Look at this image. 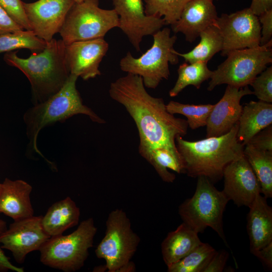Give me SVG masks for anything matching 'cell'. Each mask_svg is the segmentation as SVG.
<instances>
[{
	"mask_svg": "<svg viewBox=\"0 0 272 272\" xmlns=\"http://www.w3.org/2000/svg\"><path fill=\"white\" fill-rule=\"evenodd\" d=\"M197 178L194 194L179 206L178 214L183 223L197 233H202L208 227L211 228L228 246L223 218L229 200L208 178Z\"/></svg>",
	"mask_w": 272,
	"mask_h": 272,
	"instance_id": "5",
	"label": "cell"
},
{
	"mask_svg": "<svg viewBox=\"0 0 272 272\" xmlns=\"http://www.w3.org/2000/svg\"><path fill=\"white\" fill-rule=\"evenodd\" d=\"M168 112L172 114H180L187 118L188 126L195 129L206 125L208 118L214 104H188L171 101L166 105Z\"/></svg>",
	"mask_w": 272,
	"mask_h": 272,
	"instance_id": "30",
	"label": "cell"
},
{
	"mask_svg": "<svg viewBox=\"0 0 272 272\" xmlns=\"http://www.w3.org/2000/svg\"><path fill=\"white\" fill-rule=\"evenodd\" d=\"M78 77L70 74L61 88L46 100L35 104L24 115L27 137L31 148L43 158L39 150L37 140L40 131L45 126L56 122H63L77 114H85L91 120L100 124L105 123L91 109L85 105L77 89Z\"/></svg>",
	"mask_w": 272,
	"mask_h": 272,
	"instance_id": "4",
	"label": "cell"
},
{
	"mask_svg": "<svg viewBox=\"0 0 272 272\" xmlns=\"http://www.w3.org/2000/svg\"><path fill=\"white\" fill-rule=\"evenodd\" d=\"M229 253L225 250L216 251L203 272H222L226 265Z\"/></svg>",
	"mask_w": 272,
	"mask_h": 272,
	"instance_id": "36",
	"label": "cell"
},
{
	"mask_svg": "<svg viewBox=\"0 0 272 272\" xmlns=\"http://www.w3.org/2000/svg\"><path fill=\"white\" fill-rule=\"evenodd\" d=\"M47 42L37 37L32 30H21L0 34V53L26 48L32 53L42 51Z\"/></svg>",
	"mask_w": 272,
	"mask_h": 272,
	"instance_id": "28",
	"label": "cell"
},
{
	"mask_svg": "<svg viewBox=\"0 0 272 272\" xmlns=\"http://www.w3.org/2000/svg\"><path fill=\"white\" fill-rule=\"evenodd\" d=\"M42 216L14 220L0 235L2 248L10 251L16 261L23 263L30 252L39 250L50 238L41 223Z\"/></svg>",
	"mask_w": 272,
	"mask_h": 272,
	"instance_id": "12",
	"label": "cell"
},
{
	"mask_svg": "<svg viewBox=\"0 0 272 272\" xmlns=\"http://www.w3.org/2000/svg\"><path fill=\"white\" fill-rule=\"evenodd\" d=\"M272 42L254 48L234 50L229 52L227 59L213 71L208 90L227 84L244 87L264 71L272 62Z\"/></svg>",
	"mask_w": 272,
	"mask_h": 272,
	"instance_id": "9",
	"label": "cell"
},
{
	"mask_svg": "<svg viewBox=\"0 0 272 272\" xmlns=\"http://www.w3.org/2000/svg\"><path fill=\"white\" fill-rule=\"evenodd\" d=\"M119 28L139 51L144 36L153 35L165 25L162 18L147 16L142 0H112Z\"/></svg>",
	"mask_w": 272,
	"mask_h": 272,
	"instance_id": "13",
	"label": "cell"
},
{
	"mask_svg": "<svg viewBox=\"0 0 272 272\" xmlns=\"http://www.w3.org/2000/svg\"><path fill=\"white\" fill-rule=\"evenodd\" d=\"M74 1L76 3H80V2H82L84 0H74Z\"/></svg>",
	"mask_w": 272,
	"mask_h": 272,
	"instance_id": "41",
	"label": "cell"
},
{
	"mask_svg": "<svg viewBox=\"0 0 272 272\" xmlns=\"http://www.w3.org/2000/svg\"><path fill=\"white\" fill-rule=\"evenodd\" d=\"M249 208L246 228L252 253L272 242V208L260 194Z\"/></svg>",
	"mask_w": 272,
	"mask_h": 272,
	"instance_id": "20",
	"label": "cell"
},
{
	"mask_svg": "<svg viewBox=\"0 0 272 272\" xmlns=\"http://www.w3.org/2000/svg\"></svg>",
	"mask_w": 272,
	"mask_h": 272,
	"instance_id": "43",
	"label": "cell"
},
{
	"mask_svg": "<svg viewBox=\"0 0 272 272\" xmlns=\"http://www.w3.org/2000/svg\"><path fill=\"white\" fill-rule=\"evenodd\" d=\"M253 94L248 86L236 87L227 85L220 101L214 104L207 121L206 138L219 137L228 133L238 123L243 106L241 98Z\"/></svg>",
	"mask_w": 272,
	"mask_h": 272,
	"instance_id": "17",
	"label": "cell"
},
{
	"mask_svg": "<svg viewBox=\"0 0 272 272\" xmlns=\"http://www.w3.org/2000/svg\"><path fill=\"white\" fill-rule=\"evenodd\" d=\"M238 122L227 133L197 141H188L178 135L175 142L189 177L205 176L213 183L223 178L225 167L243 154L244 146L238 142Z\"/></svg>",
	"mask_w": 272,
	"mask_h": 272,
	"instance_id": "2",
	"label": "cell"
},
{
	"mask_svg": "<svg viewBox=\"0 0 272 272\" xmlns=\"http://www.w3.org/2000/svg\"><path fill=\"white\" fill-rule=\"evenodd\" d=\"M0 6L25 30H31L21 0H0Z\"/></svg>",
	"mask_w": 272,
	"mask_h": 272,
	"instance_id": "33",
	"label": "cell"
},
{
	"mask_svg": "<svg viewBox=\"0 0 272 272\" xmlns=\"http://www.w3.org/2000/svg\"><path fill=\"white\" fill-rule=\"evenodd\" d=\"M177 72V80L169 92L171 97L177 96L189 85L199 89L203 82L211 79L213 74L205 62L183 63L179 65Z\"/></svg>",
	"mask_w": 272,
	"mask_h": 272,
	"instance_id": "27",
	"label": "cell"
},
{
	"mask_svg": "<svg viewBox=\"0 0 272 272\" xmlns=\"http://www.w3.org/2000/svg\"><path fill=\"white\" fill-rule=\"evenodd\" d=\"M147 16L162 18L165 25L177 21L186 5L191 0H144Z\"/></svg>",
	"mask_w": 272,
	"mask_h": 272,
	"instance_id": "31",
	"label": "cell"
},
{
	"mask_svg": "<svg viewBox=\"0 0 272 272\" xmlns=\"http://www.w3.org/2000/svg\"><path fill=\"white\" fill-rule=\"evenodd\" d=\"M214 1V0H213Z\"/></svg>",
	"mask_w": 272,
	"mask_h": 272,
	"instance_id": "44",
	"label": "cell"
},
{
	"mask_svg": "<svg viewBox=\"0 0 272 272\" xmlns=\"http://www.w3.org/2000/svg\"><path fill=\"white\" fill-rule=\"evenodd\" d=\"M24 30L0 6V34Z\"/></svg>",
	"mask_w": 272,
	"mask_h": 272,
	"instance_id": "37",
	"label": "cell"
},
{
	"mask_svg": "<svg viewBox=\"0 0 272 272\" xmlns=\"http://www.w3.org/2000/svg\"><path fill=\"white\" fill-rule=\"evenodd\" d=\"M17 52H7L4 59L9 65L20 70L28 78L34 105L46 100L58 92L70 75L65 59V45L62 39L53 38L47 42L42 51L32 53L26 58L19 57Z\"/></svg>",
	"mask_w": 272,
	"mask_h": 272,
	"instance_id": "3",
	"label": "cell"
},
{
	"mask_svg": "<svg viewBox=\"0 0 272 272\" xmlns=\"http://www.w3.org/2000/svg\"><path fill=\"white\" fill-rule=\"evenodd\" d=\"M252 254L259 259L269 269L272 268V242Z\"/></svg>",
	"mask_w": 272,
	"mask_h": 272,
	"instance_id": "39",
	"label": "cell"
},
{
	"mask_svg": "<svg viewBox=\"0 0 272 272\" xmlns=\"http://www.w3.org/2000/svg\"><path fill=\"white\" fill-rule=\"evenodd\" d=\"M218 17L213 0H191L171 27L175 33H182L185 40L192 43L203 30L215 24Z\"/></svg>",
	"mask_w": 272,
	"mask_h": 272,
	"instance_id": "18",
	"label": "cell"
},
{
	"mask_svg": "<svg viewBox=\"0 0 272 272\" xmlns=\"http://www.w3.org/2000/svg\"><path fill=\"white\" fill-rule=\"evenodd\" d=\"M108 48L109 44L104 38L76 41L65 45V59L70 74L84 80L100 76V63Z\"/></svg>",
	"mask_w": 272,
	"mask_h": 272,
	"instance_id": "16",
	"label": "cell"
},
{
	"mask_svg": "<svg viewBox=\"0 0 272 272\" xmlns=\"http://www.w3.org/2000/svg\"><path fill=\"white\" fill-rule=\"evenodd\" d=\"M199 43L191 51L185 53L176 50L175 54L183 57L186 62H207L223 48V39L215 24L212 25L199 34Z\"/></svg>",
	"mask_w": 272,
	"mask_h": 272,
	"instance_id": "26",
	"label": "cell"
},
{
	"mask_svg": "<svg viewBox=\"0 0 272 272\" xmlns=\"http://www.w3.org/2000/svg\"><path fill=\"white\" fill-rule=\"evenodd\" d=\"M243 154L259 183L261 193L272 197V152L256 149L250 144L244 146Z\"/></svg>",
	"mask_w": 272,
	"mask_h": 272,
	"instance_id": "25",
	"label": "cell"
},
{
	"mask_svg": "<svg viewBox=\"0 0 272 272\" xmlns=\"http://www.w3.org/2000/svg\"><path fill=\"white\" fill-rule=\"evenodd\" d=\"M110 97L122 105L138 129L139 148L176 147V138L186 134V120L168 112L162 98L150 95L141 77L127 73L110 84Z\"/></svg>",
	"mask_w": 272,
	"mask_h": 272,
	"instance_id": "1",
	"label": "cell"
},
{
	"mask_svg": "<svg viewBox=\"0 0 272 272\" xmlns=\"http://www.w3.org/2000/svg\"><path fill=\"white\" fill-rule=\"evenodd\" d=\"M1 187H2V183H0V191H1Z\"/></svg>",
	"mask_w": 272,
	"mask_h": 272,
	"instance_id": "42",
	"label": "cell"
},
{
	"mask_svg": "<svg viewBox=\"0 0 272 272\" xmlns=\"http://www.w3.org/2000/svg\"><path fill=\"white\" fill-rule=\"evenodd\" d=\"M249 9L256 16L272 9V0H252Z\"/></svg>",
	"mask_w": 272,
	"mask_h": 272,
	"instance_id": "40",
	"label": "cell"
},
{
	"mask_svg": "<svg viewBox=\"0 0 272 272\" xmlns=\"http://www.w3.org/2000/svg\"><path fill=\"white\" fill-rule=\"evenodd\" d=\"M170 33L171 30L166 27L154 33L152 46L138 58L127 52L120 60V69L141 77L146 88H156L163 80L169 78V64L179 61L174 49L177 37L170 36Z\"/></svg>",
	"mask_w": 272,
	"mask_h": 272,
	"instance_id": "7",
	"label": "cell"
},
{
	"mask_svg": "<svg viewBox=\"0 0 272 272\" xmlns=\"http://www.w3.org/2000/svg\"><path fill=\"white\" fill-rule=\"evenodd\" d=\"M106 227L105 236L98 245L95 254L105 260L109 272H119L130 261L140 238L132 229L130 220L122 209H115L109 214Z\"/></svg>",
	"mask_w": 272,
	"mask_h": 272,
	"instance_id": "10",
	"label": "cell"
},
{
	"mask_svg": "<svg viewBox=\"0 0 272 272\" xmlns=\"http://www.w3.org/2000/svg\"><path fill=\"white\" fill-rule=\"evenodd\" d=\"M259 100L272 102V66L266 67L250 84Z\"/></svg>",
	"mask_w": 272,
	"mask_h": 272,
	"instance_id": "32",
	"label": "cell"
},
{
	"mask_svg": "<svg viewBox=\"0 0 272 272\" xmlns=\"http://www.w3.org/2000/svg\"><path fill=\"white\" fill-rule=\"evenodd\" d=\"M248 143L257 149L272 152L271 124L256 133Z\"/></svg>",
	"mask_w": 272,
	"mask_h": 272,
	"instance_id": "34",
	"label": "cell"
},
{
	"mask_svg": "<svg viewBox=\"0 0 272 272\" xmlns=\"http://www.w3.org/2000/svg\"><path fill=\"white\" fill-rule=\"evenodd\" d=\"M74 0H38L23 2L31 30L39 38L49 42L59 33Z\"/></svg>",
	"mask_w": 272,
	"mask_h": 272,
	"instance_id": "14",
	"label": "cell"
},
{
	"mask_svg": "<svg viewBox=\"0 0 272 272\" xmlns=\"http://www.w3.org/2000/svg\"><path fill=\"white\" fill-rule=\"evenodd\" d=\"M272 123V104L251 101L242 108L237 138L244 146L258 132Z\"/></svg>",
	"mask_w": 272,
	"mask_h": 272,
	"instance_id": "21",
	"label": "cell"
},
{
	"mask_svg": "<svg viewBox=\"0 0 272 272\" xmlns=\"http://www.w3.org/2000/svg\"><path fill=\"white\" fill-rule=\"evenodd\" d=\"M32 190L24 180L5 178L0 191V213L14 220L34 216L30 197Z\"/></svg>",
	"mask_w": 272,
	"mask_h": 272,
	"instance_id": "19",
	"label": "cell"
},
{
	"mask_svg": "<svg viewBox=\"0 0 272 272\" xmlns=\"http://www.w3.org/2000/svg\"><path fill=\"white\" fill-rule=\"evenodd\" d=\"M139 152L164 182H173L176 178L175 175L168 169L179 174L185 173L182 158L176 146L139 148Z\"/></svg>",
	"mask_w": 272,
	"mask_h": 272,
	"instance_id": "24",
	"label": "cell"
},
{
	"mask_svg": "<svg viewBox=\"0 0 272 272\" xmlns=\"http://www.w3.org/2000/svg\"><path fill=\"white\" fill-rule=\"evenodd\" d=\"M99 0L75 2L68 12L59 32L65 45L79 41L104 38L111 29L118 27V16L114 9L99 6Z\"/></svg>",
	"mask_w": 272,
	"mask_h": 272,
	"instance_id": "8",
	"label": "cell"
},
{
	"mask_svg": "<svg viewBox=\"0 0 272 272\" xmlns=\"http://www.w3.org/2000/svg\"><path fill=\"white\" fill-rule=\"evenodd\" d=\"M7 229L6 223L0 220V235ZM0 246V272H5L12 270L17 272H23V268L15 266L10 261L9 258L5 254Z\"/></svg>",
	"mask_w": 272,
	"mask_h": 272,
	"instance_id": "38",
	"label": "cell"
},
{
	"mask_svg": "<svg viewBox=\"0 0 272 272\" xmlns=\"http://www.w3.org/2000/svg\"><path fill=\"white\" fill-rule=\"evenodd\" d=\"M258 17L261 26L260 46L265 45L272 40V9Z\"/></svg>",
	"mask_w": 272,
	"mask_h": 272,
	"instance_id": "35",
	"label": "cell"
},
{
	"mask_svg": "<svg viewBox=\"0 0 272 272\" xmlns=\"http://www.w3.org/2000/svg\"><path fill=\"white\" fill-rule=\"evenodd\" d=\"M80 210L70 197L53 203L42 217L41 223L45 232L50 236L62 234L66 230L77 225Z\"/></svg>",
	"mask_w": 272,
	"mask_h": 272,
	"instance_id": "23",
	"label": "cell"
},
{
	"mask_svg": "<svg viewBox=\"0 0 272 272\" xmlns=\"http://www.w3.org/2000/svg\"><path fill=\"white\" fill-rule=\"evenodd\" d=\"M216 251L209 244L202 242L184 257L167 266V271L203 272Z\"/></svg>",
	"mask_w": 272,
	"mask_h": 272,
	"instance_id": "29",
	"label": "cell"
},
{
	"mask_svg": "<svg viewBox=\"0 0 272 272\" xmlns=\"http://www.w3.org/2000/svg\"><path fill=\"white\" fill-rule=\"evenodd\" d=\"M97 231L93 219L89 218L81 222L69 235L50 237L39 250L41 262L65 272L80 269L93 246Z\"/></svg>",
	"mask_w": 272,
	"mask_h": 272,
	"instance_id": "6",
	"label": "cell"
},
{
	"mask_svg": "<svg viewBox=\"0 0 272 272\" xmlns=\"http://www.w3.org/2000/svg\"><path fill=\"white\" fill-rule=\"evenodd\" d=\"M198 233L185 223L169 232L161 243L163 260L167 266L180 260L200 244Z\"/></svg>",
	"mask_w": 272,
	"mask_h": 272,
	"instance_id": "22",
	"label": "cell"
},
{
	"mask_svg": "<svg viewBox=\"0 0 272 272\" xmlns=\"http://www.w3.org/2000/svg\"><path fill=\"white\" fill-rule=\"evenodd\" d=\"M215 24L223 39L222 56L234 50L260 46V24L258 17L249 8L230 14H222Z\"/></svg>",
	"mask_w": 272,
	"mask_h": 272,
	"instance_id": "11",
	"label": "cell"
},
{
	"mask_svg": "<svg viewBox=\"0 0 272 272\" xmlns=\"http://www.w3.org/2000/svg\"><path fill=\"white\" fill-rule=\"evenodd\" d=\"M223 177L222 191L229 200L239 207L249 208L256 196L261 193L259 183L244 155L226 165Z\"/></svg>",
	"mask_w": 272,
	"mask_h": 272,
	"instance_id": "15",
	"label": "cell"
}]
</instances>
